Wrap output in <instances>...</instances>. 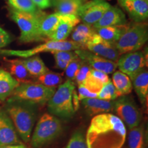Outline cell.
<instances>
[{"label":"cell","mask_w":148,"mask_h":148,"mask_svg":"<svg viewBox=\"0 0 148 148\" xmlns=\"http://www.w3.org/2000/svg\"><path fill=\"white\" fill-rule=\"evenodd\" d=\"M79 49H82V47L73 40H66L63 41H53L48 40L45 43L40 44L28 50L18 51L0 49V55L17 56L19 58H25L36 56L40 53L50 52L53 53L57 51H75Z\"/></svg>","instance_id":"cell-8"},{"label":"cell","mask_w":148,"mask_h":148,"mask_svg":"<svg viewBox=\"0 0 148 148\" xmlns=\"http://www.w3.org/2000/svg\"><path fill=\"white\" fill-rule=\"evenodd\" d=\"M22 143L10 116L3 107L0 108V146Z\"/></svg>","instance_id":"cell-13"},{"label":"cell","mask_w":148,"mask_h":148,"mask_svg":"<svg viewBox=\"0 0 148 148\" xmlns=\"http://www.w3.org/2000/svg\"><path fill=\"white\" fill-rule=\"evenodd\" d=\"M66 16V14H62L56 12L51 14H45L41 19L40 25V31L41 36L45 39L53 32L58 25Z\"/></svg>","instance_id":"cell-22"},{"label":"cell","mask_w":148,"mask_h":148,"mask_svg":"<svg viewBox=\"0 0 148 148\" xmlns=\"http://www.w3.org/2000/svg\"><path fill=\"white\" fill-rule=\"evenodd\" d=\"M5 66L9 73L18 82L25 83L34 82L33 77L24 66L21 59H6L4 58Z\"/></svg>","instance_id":"cell-19"},{"label":"cell","mask_w":148,"mask_h":148,"mask_svg":"<svg viewBox=\"0 0 148 148\" xmlns=\"http://www.w3.org/2000/svg\"><path fill=\"white\" fill-rule=\"evenodd\" d=\"M9 8L20 12L34 13L38 8L33 3L32 0H5Z\"/></svg>","instance_id":"cell-31"},{"label":"cell","mask_w":148,"mask_h":148,"mask_svg":"<svg viewBox=\"0 0 148 148\" xmlns=\"http://www.w3.org/2000/svg\"><path fill=\"white\" fill-rule=\"evenodd\" d=\"M64 148H88L84 133L80 130L74 132Z\"/></svg>","instance_id":"cell-33"},{"label":"cell","mask_w":148,"mask_h":148,"mask_svg":"<svg viewBox=\"0 0 148 148\" xmlns=\"http://www.w3.org/2000/svg\"><path fill=\"white\" fill-rule=\"evenodd\" d=\"M12 40V38L10 34L0 26V49L8 46Z\"/></svg>","instance_id":"cell-37"},{"label":"cell","mask_w":148,"mask_h":148,"mask_svg":"<svg viewBox=\"0 0 148 148\" xmlns=\"http://www.w3.org/2000/svg\"><path fill=\"white\" fill-rule=\"evenodd\" d=\"M56 90L54 88L47 87L36 82L21 83L10 97L37 105H43L48 102Z\"/></svg>","instance_id":"cell-7"},{"label":"cell","mask_w":148,"mask_h":148,"mask_svg":"<svg viewBox=\"0 0 148 148\" xmlns=\"http://www.w3.org/2000/svg\"><path fill=\"white\" fill-rule=\"evenodd\" d=\"M85 49L115 62H117L121 56L114 44L110 43L102 39L97 33L86 45Z\"/></svg>","instance_id":"cell-14"},{"label":"cell","mask_w":148,"mask_h":148,"mask_svg":"<svg viewBox=\"0 0 148 148\" xmlns=\"http://www.w3.org/2000/svg\"><path fill=\"white\" fill-rule=\"evenodd\" d=\"M62 132V123L57 116L49 113L43 114L33 132L31 145L34 148H42L58 138Z\"/></svg>","instance_id":"cell-6"},{"label":"cell","mask_w":148,"mask_h":148,"mask_svg":"<svg viewBox=\"0 0 148 148\" xmlns=\"http://www.w3.org/2000/svg\"><path fill=\"white\" fill-rule=\"evenodd\" d=\"M82 63V60L79 58V57L75 58L71 61L70 63L66 66L64 69L65 71V75L67 79L74 81L75 77L76 76V74L80 67L81 64Z\"/></svg>","instance_id":"cell-34"},{"label":"cell","mask_w":148,"mask_h":148,"mask_svg":"<svg viewBox=\"0 0 148 148\" xmlns=\"http://www.w3.org/2000/svg\"><path fill=\"white\" fill-rule=\"evenodd\" d=\"M0 148H27L24 144H17V145H8L0 146Z\"/></svg>","instance_id":"cell-39"},{"label":"cell","mask_w":148,"mask_h":148,"mask_svg":"<svg viewBox=\"0 0 148 148\" xmlns=\"http://www.w3.org/2000/svg\"><path fill=\"white\" fill-rule=\"evenodd\" d=\"M21 60L27 71L34 79L49 71V69L45 66L39 56H33L29 58L21 59Z\"/></svg>","instance_id":"cell-25"},{"label":"cell","mask_w":148,"mask_h":148,"mask_svg":"<svg viewBox=\"0 0 148 148\" xmlns=\"http://www.w3.org/2000/svg\"><path fill=\"white\" fill-rule=\"evenodd\" d=\"M127 23L124 12L118 7L110 5L98 21L92 26L95 29H97L103 27L122 26Z\"/></svg>","instance_id":"cell-16"},{"label":"cell","mask_w":148,"mask_h":148,"mask_svg":"<svg viewBox=\"0 0 148 148\" xmlns=\"http://www.w3.org/2000/svg\"><path fill=\"white\" fill-rule=\"evenodd\" d=\"M8 15L14 22H15L20 29L19 41L24 43L32 42H38L43 40L40 31V25L41 19L45 13L38 9L36 12H20L8 8Z\"/></svg>","instance_id":"cell-3"},{"label":"cell","mask_w":148,"mask_h":148,"mask_svg":"<svg viewBox=\"0 0 148 148\" xmlns=\"http://www.w3.org/2000/svg\"><path fill=\"white\" fill-rule=\"evenodd\" d=\"M117 67L119 71L126 74L130 79L147 65V53L143 51H135L120 56L118 59Z\"/></svg>","instance_id":"cell-10"},{"label":"cell","mask_w":148,"mask_h":148,"mask_svg":"<svg viewBox=\"0 0 148 148\" xmlns=\"http://www.w3.org/2000/svg\"><path fill=\"white\" fill-rule=\"evenodd\" d=\"M34 82L47 87L56 88L62 83V74L48 71L34 79Z\"/></svg>","instance_id":"cell-29"},{"label":"cell","mask_w":148,"mask_h":148,"mask_svg":"<svg viewBox=\"0 0 148 148\" xmlns=\"http://www.w3.org/2000/svg\"><path fill=\"white\" fill-rule=\"evenodd\" d=\"M96 34L95 29L92 25L86 23H82L75 27L72 33V40L82 47L86 48V45L89 42L94 35Z\"/></svg>","instance_id":"cell-23"},{"label":"cell","mask_w":148,"mask_h":148,"mask_svg":"<svg viewBox=\"0 0 148 148\" xmlns=\"http://www.w3.org/2000/svg\"><path fill=\"white\" fill-rule=\"evenodd\" d=\"M114 101L103 100L97 97L87 98L82 100V103L86 113L88 116H95L97 114L112 112Z\"/></svg>","instance_id":"cell-17"},{"label":"cell","mask_w":148,"mask_h":148,"mask_svg":"<svg viewBox=\"0 0 148 148\" xmlns=\"http://www.w3.org/2000/svg\"><path fill=\"white\" fill-rule=\"evenodd\" d=\"M85 137L88 148H121L126 138V127L115 114H97L90 121Z\"/></svg>","instance_id":"cell-1"},{"label":"cell","mask_w":148,"mask_h":148,"mask_svg":"<svg viewBox=\"0 0 148 148\" xmlns=\"http://www.w3.org/2000/svg\"><path fill=\"white\" fill-rule=\"evenodd\" d=\"M146 132L143 123L130 130L128 135L129 148H145Z\"/></svg>","instance_id":"cell-26"},{"label":"cell","mask_w":148,"mask_h":148,"mask_svg":"<svg viewBox=\"0 0 148 148\" xmlns=\"http://www.w3.org/2000/svg\"><path fill=\"white\" fill-rule=\"evenodd\" d=\"M91 69L92 68L90 67L89 64L85 61L82 60V63L81 64L78 71H77L75 79H74V81L77 84V86L83 84L85 79L87 78L88 75H89Z\"/></svg>","instance_id":"cell-35"},{"label":"cell","mask_w":148,"mask_h":148,"mask_svg":"<svg viewBox=\"0 0 148 148\" xmlns=\"http://www.w3.org/2000/svg\"><path fill=\"white\" fill-rule=\"evenodd\" d=\"M79 58L89 64L92 69L102 71L106 74L114 73L117 68L116 62L103 58L100 56L88 51L86 49L75 50Z\"/></svg>","instance_id":"cell-12"},{"label":"cell","mask_w":148,"mask_h":148,"mask_svg":"<svg viewBox=\"0 0 148 148\" xmlns=\"http://www.w3.org/2000/svg\"><path fill=\"white\" fill-rule=\"evenodd\" d=\"M33 3L38 9H45L51 6L50 0H32Z\"/></svg>","instance_id":"cell-38"},{"label":"cell","mask_w":148,"mask_h":148,"mask_svg":"<svg viewBox=\"0 0 148 148\" xmlns=\"http://www.w3.org/2000/svg\"><path fill=\"white\" fill-rule=\"evenodd\" d=\"M79 18L76 15H66L65 18L53 31V32L47 38L49 40L63 41L70 34L73 29L79 23Z\"/></svg>","instance_id":"cell-18"},{"label":"cell","mask_w":148,"mask_h":148,"mask_svg":"<svg viewBox=\"0 0 148 148\" xmlns=\"http://www.w3.org/2000/svg\"><path fill=\"white\" fill-rule=\"evenodd\" d=\"M22 141L28 143L37 116V104L9 97L3 107Z\"/></svg>","instance_id":"cell-2"},{"label":"cell","mask_w":148,"mask_h":148,"mask_svg":"<svg viewBox=\"0 0 148 148\" xmlns=\"http://www.w3.org/2000/svg\"><path fill=\"white\" fill-rule=\"evenodd\" d=\"M113 111L129 130L140 124L142 114L134 100L127 95L121 96L114 101Z\"/></svg>","instance_id":"cell-9"},{"label":"cell","mask_w":148,"mask_h":148,"mask_svg":"<svg viewBox=\"0 0 148 148\" xmlns=\"http://www.w3.org/2000/svg\"><path fill=\"white\" fill-rule=\"evenodd\" d=\"M97 98L107 101H114L118 98L115 88L110 79L106 84H103L102 88L98 92Z\"/></svg>","instance_id":"cell-32"},{"label":"cell","mask_w":148,"mask_h":148,"mask_svg":"<svg viewBox=\"0 0 148 148\" xmlns=\"http://www.w3.org/2000/svg\"><path fill=\"white\" fill-rule=\"evenodd\" d=\"M133 88L142 105L145 106L148 99V71L144 68L131 79Z\"/></svg>","instance_id":"cell-20"},{"label":"cell","mask_w":148,"mask_h":148,"mask_svg":"<svg viewBox=\"0 0 148 148\" xmlns=\"http://www.w3.org/2000/svg\"><path fill=\"white\" fill-rule=\"evenodd\" d=\"M50 1H51V3H53V2H55V1H60V0H50ZM80 1H82V2L85 3V2H86V1H87V0H80Z\"/></svg>","instance_id":"cell-40"},{"label":"cell","mask_w":148,"mask_h":148,"mask_svg":"<svg viewBox=\"0 0 148 148\" xmlns=\"http://www.w3.org/2000/svg\"><path fill=\"white\" fill-rule=\"evenodd\" d=\"M125 25L122 26L103 27L95 29L96 33L102 39L110 43L115 44L124 32Z\"/></svg>","instance_id":"cell-27"},{"label":"cell","mask_w":148,"mask_h":148,"mask_svg":"<svg viewBox=\"0 0 148 148\" xmlns=\"http://www.w3.org/2000/svg\"><path fill=\"white\" fill-rule=\"evenodd\" d=\"M52 54L54 57L56 67L62 70L65 69L72 60L78 57L75 51H57Z\"/></svg>","instance_id":"cell-30"},{"label":"cell","mask_w":148,"mask_h":148,"mask_svg":"<svg viewBox=\"0 0 148 148\" xmlns=\"http://www.w3.org/2000/svg\"><path fill=\"white\" fill-rule=\"evenodd\" d=\"M135 22H143L148 17V0H116Z\"/></svg>","instance_id":"cell-15"},{"label":"cell","mask_w":148,"mask_h":148,"mask_svg":"<svg viewBox=\"0 0 148 148\" xmlns=\"http://www.w3.org/2000/svg\"><path fill=\"white\" fill-rule=\"evenodd\" d=\"M74 82L67 79L56 90L47 102L49 114L62 119H71L75 112L73 95L75 91Z\"/></svg>","instance_id":"cell-4"},{"label":"cell","mask_w":148,"mask_h":148,"mask_svg":"<svg viewBox=\"0 0 148 148\" xmlns=\"http://www.w3.org/2000/svg\"><path fill=\"white\" fill-rule=\"evenodd\" d=\"M112 84L115 88L118 97L127 95L132 92V81L126 74L120 71H116L112 75Z\"/></svg>","instance_id":"cell-24"},{"label":"cell","mask_w":148,"mask_h":148,"mask_svg":"<svg viewBox=\"0 0 148 148\" xmlns=\"http://www.w3.org/2000/svg\"><path fill=\"white\" fill-rule=\"evenodd\" d=\"M80 0H60L51 3L56 8L57 12L66 15H76L80 5L83 4Z\"/></svg>","instance_id":"cell-28"},{"label":"cell","mask_w":148,"mask_h":148,"mask_svg":"<svg viewBox=\"0 0 148 148\" xmlns=\"http://www.w3.org/2000/svg\"><path fill=\"white\" fill-rule=\"evenodd\" d=\"M148 39V25L143 22H132L125 25L124 32L114 45L120 55L140 50Z\"/></svg>","instance_id":"cell-5"},{"label":"cell","mask_w":148,"mask_h":148,"mask_svg":"<svg viewBox=\"0 0 148 148\" xmlns=\"http://www.w3.org/2000/svg\"><path fill=\"white\" fill-rule=\"evenodd\" d=\"M19 84L8 71L0 67V103L10 97Z\"/></svg>","instance_id":"cell-21"},{"label":"cell","mask_w":148,"mask_h":148,"mask_svg":"<svg viewBox=\"0 0 148 148\" xmlns=\"http://www.w3.org/2000/svg\"><path fill=\"white\" fill-rule=\"evenodd\" d=\"M110 5L106 0L86 1L79 8L77 16L84 23L92 25L98 21Z\"/></svg>","instance_id":"cell-11"},{"label":"cell","mask_w":148,"mask_h":148,"mask_svg":"<svg viewBox=\"0 0 148 148\" xmlns=\"http://www.w3.org/2000/svg\"><path fill=\"white\" fill-rule=\"evenodd\" d=\"M78 97L79 100H83L84 99L87 98H95L97 97V94L90 91L86 86H84L83 84H80L78 86Z\"/></svg>","instance_id":"cell-36"}]
</instances>
